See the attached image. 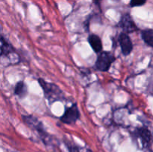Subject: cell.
I'll use <instances>...</instances> for the list:
<instances>
[{
    "instance_id": "7a4b0ae2",
    "label": "cell",
    "mask_w": 153,
    "mask_h": 152,
    "mask_svg": "<svg viewBox=\"0 0 153 152\" xmlns=\"http://www.w3.org/2000/svg\"><path fill=\"white\" fill-rule=\"evenodd\" d=\"M22 120L24 123L27 125L29 128H31L32 131H34L37 133L39 137L42 139L43 142L46 144V142L49 141V134L46 131L43 123L37 119L35 116L32 115H28V116H22Z\"/></svg>"
},
{
    "instance_id": "9c48e42d",
    "label": "cell",
    "mask_w": 153,
    "mask_h": 152,
    "mask_svg": "<svg viewBox=\"0 0 153 152\" xmlns=\"http://www.w3.org/2000/svg\"><path fill=\"white\" fill-rule=\"evenodd\" d=\"M88 41L94 52H96L97 54H99L101 52H102L103 46L102 43V40L97 34H89V36L88 37Z\"/></svg>"
},
{
    "instance_id": "8fae6325",
    "label": "cell",
    "mask_w": 153,
    "mask_h": 152,
    "mask_svg": "<svg viewBox=\"0 0 153 152\" xmlns=\"http://www.w3.org/2000/svg\"><path fill=\"white\" fill-rule=\"evenodd\" d=\"M141 37L147 46L153 48V29L146 28L141 31Z\"/></svg>"
},
{
    "instance_id": "52a82bcc",
    "label": "cell",
    "mask_w": 153,
    "mask_h": 152,
    "mask_svg": "<svg viewBox=\"0 0 153 152\" xmlns=\"http://www.w3.org/2000/svg\"><path fill=\"white\" fill-rule=\"evenodd\" d=\"M118 42H119L123 55L125 56L129 55L133 50V43L128 34L121 32L118 37Z\"/></svg>"
},
{
    "instance_id": "277c9868",
    "label": "cell",
    "mask_w": 153,
    "mask_h": 152,
    "mask_svg": "<svg viewBox=\"0 0 153 152\" xmlns=\"http://www.w3.org/2000/svg\"><path fill=\"white\" fill-rule=\"evenodd\" d=\"M81 113L76 103L72 104L70 107H67L64 113L60 118V121L66 125H74L80 119Z\"/></svg>"
},
{
    "instance_id": "30bf717a",
    "label": "cell",
    "mask_w": 153,
    "mask_h": 152,
    "mask_svg": "<svg viewBox=\"0 0 153 152\" xmlns=\"http://www.w3.org/2000/svg\"><path fill=\"white\" fill-rule=\"evenodd\" d=\"M13 92L19 98H23L28 94V86L24 80H19L16 83L13 89Z\"/></svg>"
},
{
    "instance_id": "ba28073f",
    "label": "cell",
    "mask_w": 153,
    "mask_h": 152,
    "mask_svg": "<svg viewBox=\"0 0 153 152\" xmlns=\"http://www.w3.org/2000/svg\"><path fill=\"white\" fill-rule=\"evenodd\" d=\"M1 57H7L10 58V55H17L16 49L13 48V46L4 38L3 35L1 36Z\"/></svg>"
},
{
    "instance_id": "4fadbf2b",
    "label": "cell",
    "mask_w": 153,
    "mask_h": 152,
    "mask_svg": "<svg viewBox=\"0 0 153 152\" xmlns=\"http://www.w3.org/2000/svg\"><path fill=\"white\" fill-rule=\"evenodd\" d=\"M146 2V0H131L130 1V6L132 7H140L143 5Z\"/></svg>"
},
{
    "instance_id": "8992f818",
    "label": "cell",
    "mask_w": 153,
    "mask_h": 152,
    "mask_svg": "<svg viewBox=\"0 0 153 152\" xmlns=\"http://www.w3.org/2000/svg\"><path fill=\"white\" fill-rule=\"evenodd\" d=\"M118 25L120 28L122 29L123 32L127 33V34L138 31L137 25L129 13H124L121 16Z\"/></svg>"
},
{
    "instance_id": "5b68a950",
    "label": "cell",
    "mask_w": 153,
    "mask_h": 152,
    "mask_svg": "<svg viewBox=\"0 0 153 152\" xmlns=\"http://www.w3.org/2000/svg\"><path fill=\"white\" fill-rule=\"evenodd\" d=\"M133 135L140 140L143 148H150L152 143V136L148 128L145 126L137 128L133 132Z\"/></svg>"
},
{
    "instance_id": "6da1fadb",
    "label": "cell",
    "mask_w": 153,
    "mask_h": 152,
    "mask_svg": "<svg viewBox=\"0 0 153 152\" xmlns=\"http://www.w3.org/2000/svg\"><path fill=\"white\" fill-rule=\"evenodd\" d=\"M39 85L43 91L45 98L49 101V104H52L56 101H65L66 97L64 92L61 88L54 83L47 82L43 78H38L37 80Z\"/></svg>"
},
{
    "instance_id": "3957f363",
    "label": "cell",
    "mask_w": 153,
    "mask_h": 152,
    "mask_svg": "<svg viewBox=\"0 0 153 152\" xmlns=\"http://www.w3.org/2000/svg\"><path fill=\"white\" fill-rule=\"evenodd\" d=\"M115 60L116 58L112 52L102 51L97 55L94 68L100 72H108Z\"/></svg>"
},
{
    "instance_id": "7c38bea8",
    "label": "cell",
    "mask_w": 153,
    "mask_h": 152,
    "mask_svg": "<svg viewBox=\"0 0 153 152\" xmlns=\"http://www.w3.org/2000/svg\"><path fill=\"white\" fill-rule=\"evenodd\" d=\"M64 143H65V145L67 148V150L69 152H80L79 146L73 144V142L69 141L67 139H64Z\"/></svg>"
}]
</instances>
